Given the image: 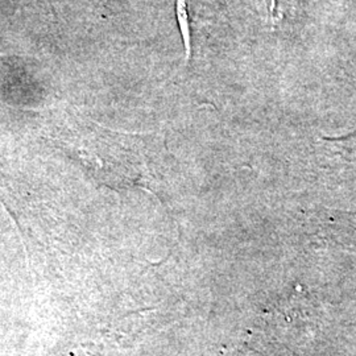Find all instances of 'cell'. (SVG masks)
<instances>
[{"label":"cell","mask_w":356,"mask_h":356,"mask_svg":"<svg viewBox=\"0 0 356 356\" xmlns=\"http://www.w3.org/2000/svg\"><path fill=\"white\" fill-rule=\"evenodd\" d=\"M176 15H177L178 28H179L182 41H184V48H185V63L189 64L193 57V42H191L188 0H176Z\"/></svg>","instance_id":"obj_1"}]
</instances>
